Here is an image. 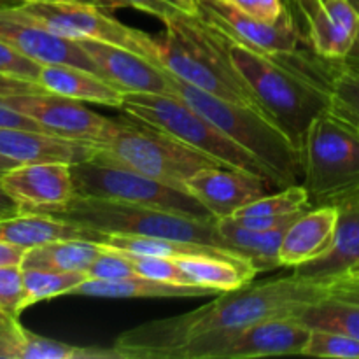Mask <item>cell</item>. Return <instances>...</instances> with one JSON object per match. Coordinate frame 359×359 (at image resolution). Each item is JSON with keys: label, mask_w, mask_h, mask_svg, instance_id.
I'll use <instances>...</instances> for the list:
<instances>
[{"label": "cell", "mask_w": 359, "mask_h": 359, "mask_svg": "<svg viewBox=\"0 0 359 359\" xmlns=\"http://www.w3.org/2000/svg\"><path fill=\"white\" fill-rule=\"evenodd\" d=\"M332 286L291 276L248 283L224 291L212 304L186 314L147 321L121 333L112 347L121 359H170L186 342L210 333L235 332L276 318H294L302 309L325 300Z\"/></svg>", "instance_id": "cell-1"}, {"label": "cell", "mask_w": 359, "mask_h": 359, "mask_svg": "<svg viewBox=\"0 0 359 359\" xmlns=\"http://www.w3.org/2000/svg\"><path fill=\"white\" fill-rule=\"evenodd\" d=\"M219 35L259 109L286 132L302 153L311 123L330 109L332 81L340 62L328 69L312 62L302 51L270 55L248 48L223 32Z\"/></svg>", "instance_id": "cell-2"}, {"label": "cell", "mask_w": 359, "mask_h": 359, "mask_svg": "<svg viewBox=\"0 0 359 359\" xmlns=\"http://www.w3.org/2000/svg\"><path fill=\"white\" fill-rule=\"evenodd\" d=\"M158 56L177 79L223 100L259 109L251 88L231 63L219 32L198 14L179 13L165 21Z\"/></svg>", "instance_id": "cell-3"}, {"label": "cell", "mask_w": 359, "mask_h": 359, "mask_svg": "<svg viewBox=\"0 0 359 359\" xmlns=\"http://www.w3.org/2000/svg\"><path fill=\"white\" fill-rule=\"evenodd\" d=\"M175 95L223 130L235 144L276 174L280 184L302 182V153L293 140L265 112L223 100L172 76Z\"/></svg>", "instance_id": "cell-4"}, {"label": "cell", "mask_w": 359, "mask_h": 359, "mask_svg": "<svg viewBox=\"0 0 359 359\" xmlns=\"http://www.w3.org/2000/svg\"><path fill=\"white\" fill-rule=\"evenodd\" d=\"M119 111L175 137L186 146L216 160L219 165L266 179L277 189L284 188L270 168L259 163L252 154L242 149L223 130L217 128L210 119L195 111L177 95L128 93L123 98Z\"/></svg>", "instance_id": "cell-5"}, {"label": "cell", "mask_w": 359, "mask_h": 359, "mask_svg": "<svg viewBox=\"0 0 359 359\" xmlns=\"http://www.w3.org/2000/svg\"><path fill=\"white\" fill-rule=\"evenodd\" d=\"M49 214L97 233L142 235L223 249L216 219H198L156 207L74 196L63 209Z\"/></svg>", "instance_id": "cell-6"}, {"label": "cell", "mask_w": 359, "mask_h": 359, "mask_svg": "<svg viewBox=\"0 0 359 359\" xmlns=\"http://www.w3.org/2000/svg\"><path fill=\"white\" fill-rule=\"evenodd\" d=\"M125 116L126 119H116L114 132L97 147V156L184 191L186 181L191 175L207 167L219 165L175 137L132 116Z\"/></svg>", "instance_id": "cell-7"}, {"label": "cell", "mask_w": 359, "mask_h": 359, "mask_svg": "<svg viewBox=\"0 0 359 359\" xmlns=\"http://www.w3.org/2000/svg\"><path fill=\"white\" fill-rule=\"evenodd\" d=\"M302 184L311 207L359 189V130L325 111L311 123L302 144Z\"/></svg>", "instance_id": "cell-8"}, {"label": "cell", "mask_w": 359, "mask_h": 359, "mask_svg": "<svg viewBox=\"0 0 359 359\" xmlns=\"http://www.w3.org/2000/svg\"><path fill=\"white\" fill-rule=\"evenodd\" d=\"M72 177L76 196L156 207L198 219H214L209 210L184 189L165 184L97 154L91 160L72 165Z\"/></svg>", "instance_id": "cell-9"}, {"label": "cell", "mask_w": 359, "mask_h": 359, "mask_svg": "<svg viewBox=\"0 0 359 359\" xmlns=\"http://www.w3.org/2000/svg\"><path fill=\"white\" fill-rule=\"evenodd\" d=\"M13 7L27 20L62 37L72 41L93 39V41L111 42L160 63L158 39L114 20L105 13V9L97 6L67 2V0H28V2L13 4Z\"/></svg>", "instance_id": "cell-10"}, {"label": "cell", "mask_w": 359, "mask_h": 359, "mask_svg": "<svg viewBox=\"0 0 359 359\" xmlns=\"http://www.w3.org/2000/svg\"><path fill=\"white\" fill-rule=\"evenodd\" d=\"M311 328L297 318H276L235 332L198 337L174 351L170 359H251L302 356Z\"/></svg>", "instance_id": "cell-11"}, {"label": "cell", "mask_w": 359, "mask_h": 359, "mask_svg": "<svg viewBox=\"0 0 359 359\" xmlns=\"http://www.w3.org/2000/svg\"><path fill=\"white\" fill-rule=\"evenodd\" d=\"M0 102L37 121L51 135L95 147L102 146L116 128V119L84 107V102L48 91L0 97Z\"/></svg>", "instance_id": "cell-12"}, {"label": "cell", "mask_w": 359, "mask_h": 359, "mask_svg": "<svg viewBox=\"0 0 359 359\" xmlns=\"http://www.w3.org/2000/svg\"><path fill=\"white\" fill-rule=\"evenodd\" d=\"M195 7L196 14L207 23L256 51L270 55L297 53L304 42L305 35L287 9L279 20L265 21L238 9L228 0H195Z\"/></svg>", "instance_id": "cell-13"}, {"label": "cell", "mask_w": 359, "mask_h": 359, "mask_svg": "<svg viewBox=\"0 0 359 359\" xmlns=\"http://www.w3.org/2000/svg\"><path fill=\"white\" fill-rule=\"evenodd\" d=\"M93 62L97 74L121 93L175 95L172 74L135 51L104 41H77Z\"/></svg>", "instance_id": "cell-14"}, {"label": "cell", "mask_w": 359, "mask_h": 359, "mask_svg": "<svg viewBox=\"0 0 359 359\" xmlns=\"http://www.w3.org/2000/svg\"><path fill=\"white\" fill-rule=\"evenodd\" d=\"M184 188L216 221L233 217L238 209L252 200L277 191L266 179L224 165H214L196 172L186 181Z\"/></svg>", "instance_id": "cell-15"}, {"label": "cell", "mask_w": 359, "mask_h": 359, "mask_svg": "<svg viewBox=\"0 0 359 359\" xmlns=\"http://www.w3.org/2000/svg\"><path fill=\"white\" fill-rule=\"evenodd\" d=\"M307 23V41L316 56L344 62L359 32V11L351 0H293Z\"/></svg>", "instance_id": "cell-16"}, {"label": "cell", "mask_w": 359, "mask_h": 359, "mask_svg": "<svg viewBox=\"0 0 359 359\" xmlns=\"http://www.w3.org/2000/svg\"><path fill=\"white\" fill-rule=\"evenodd\" d=\"M0 41L11 44L41 65L65 63V65L83 67L97 74L93 62L84 53L79 42L62 37L27 20L14 9L13 4H0Z\"/></svg>", "instance_id": "cell-17"}, {"label": "cell", "mask_w": 359, "mask_h": 359, "mask_svg": "<svg viewBox=\"0 0 359 359\" xmlns=\"http://www.w3.org/2000/svg\"><path fill=\"white\" fill-rule=\"evenodd\" d=\"M4 189L32 212H55L76 196L72 165L20 163L0 177Z\"/></svg>", "instance_id": "cell-18"}, {"label": "cell", "mask_w": 359, "mask_h": 359, "mask_svg": "<svg viewBox=\"0 0 359 359\" xmlns=\"http://www.w3.org/2000/svg\"><path fill=\"white\" fill-rule=\"evenodd\" d=\"M339 226L335 203L309 207L284 231L279 248L280 269L298 266L321 258L332 249Z\"/></svg>", "instance_id": "cell-19"}, {"label": "cell", "mask_w": 359, "mask_h": 359, "mask_svg": "<svg viewBox=\"0 0 359 359\" xmlns=\"http://www.w3.org/2000/svg\"><path fill=\"white\" fill-rule=\"evenodd\" d=\"M330 203L339 207V226L332 249L321 258L293 269V273L333 286L359 263V189Z\"/></svg>", "instance_id": "cell-20"}, {"label": "cell", "mask_w": 359, "mask_h": 359, "mask_svg": "<svg viewBox=\"0 0 359 359\" xmlns=\"http://www.w3.org/2000/svg\"><path fill=\"white\" fill-rule=\"evenodd\" d=\"M97 147L48 132L0 126V154L16 163H69L91 160Z\"/></svg>", "instance_id": "cell-21"}, {"label": "cell", "mask_w": 359, "mask_h": 359, "mask_svg": "<svg viewBox=\"0 0 359 359\" xmlns=\"http://www.w3.org/2000/svg\"><path fill=\"white\" fill-rule=\"evenodd\" d=\"M39 86L48 93L62 95L72 100L84 102V104H98L105 107H121L125 93L109 84L91 70L65 63H49L42 65L39 76Z\"/></svg>", "instance_id": "cell-22"}, {"label": "cell", "mask_w": 359, "mask_h": 359, "mask_svg": "<svg viewBox=\"0 0 359 359\" xmlns=\"http://www.w3.org/2000/svg\"><path fill=\"white\" fill-rule=\"evenodd\" d=\"M2 359H121L114 347H79L60 340L34 335L18 323L0 326Z\"/></svg>", "instance_id": "cell-23"}, {"label": "cell", "mask_w": 359, "mask_h": 359, "mask_svg": "<svg viewBox=\"0 0 359 359\" xmlns=\"http://www.w3.org/2000/svg\"><path fill=\"white\" fill-rule=\"evenodd\" d=\"M216 226L224 251L248 259L258 273L280 269L279 248L287 226L273 228V230H252L242 226L233 217L217 219Z\"/></svg>", "instance_id": "cell-24"}, {"label": "cell", "mask_w": 359, "mask_h": 359, "mask_svg": "<svg viewBox=\"0 0 359 359\" xmlns=\"http://www.w3.org/2000/svg\"><path fill=\"white\" fill-rule=\"evenodd\" d=\"M95 231L63 221L44 212L23 210L7 219H0V241L20 248L32 249L63 238H90L95 241Z\"/></svg>", "instance_id": "cell-25"}, {"label": "cell", "mask_w": 359, "mask_h": 359, "mask_svg": "<svg viewBox=\"0 0 359 359\" xmlns=\"http://www.w3.org/2000/svg\"><path fill=\"white\" fill-rule=\"evenodd\" d=\"M177 262L189 283L209 287L216 293L237 290L258 276L256 269L248 259L231 252L182 256L177 258Z\"/></svg>", "instance_id": "cell-26"}, {"label": "cell", "mask_w": 359, "mask_h": 359, "mask_svg": "<svg viewBox=\"0 0 359 359\" xmlns=\"http://www.w3.org/2000/svg\"><path fill=\"white\" fill-rule=\"evenodd\" d=\"M216 291L193 284H172L149 277L133 276L118 280L86 279L72 294L95 298H200L214 294Z\"/></svg>", "instance_id": "cell-27"}, {"label": "cell", "mask_w": 359, "mask_h": 359, "mask_svg": "<svg viewBox=\"0 0 359 359\" xmlns=\"http://www.w3.org/2000/svg\"><path fill=\"white\" fill-rule=\"evenodd\" d=\"M102 251L104 245L90 238H63L28 249L21 269L86 273Z\"/></svg>", "instance_id": "cell-28"}, {"label": "cell", "mask_w": 359, "mask_h": 359, "mask_svg": "<svg viewBox=\"0 0 359 359\" xmlns=\"http://www.w3.org/2000/svg\"><path fill=\"white\" fill-rule=\"evenodd\" d=\"M294 318L311 330H328L359 340V304L354 302L340 300L330 294L325 300L302 309Z\"/></svg>", "instance_id": "cell-29"}, {"label": "cell", "mask_w": 359, "mask_h": 359, "mask_svg": "<svg viewBox=\"0 0 359 359\" xmlns=\"http://www.w3.org/2000/svg\"><path fill=\"white\" fill-rule=\"evenodd\" d=\"M311 207L309 193L302 182L286 186L273 193L259 196L238 209L233 217H284Z\"/></svg>", "instance_id": "cell-30"}, {"label": "cell", "mask_w": 359, "mask_h": 359, "mask_svg": "<svg viewBox=\"0 0 359 359\" xmlns=\"http://www.w3.org/2000/svg\"><path fill=\"white\" fill-rule=\"evenodd\" d=\"M25 290H27L28 307L42 300L72 294L81 283L88 279L81 272H58V270L23 269Z\"/></svg>", "instance_id": "cell-31"}, {"label": "cell", "mask_w": 359, "mask_h": 359, "mask_svg": "<svg viewBox=\"0 0 359 359\" xmlns=\"http://www.w3.org/2000/svg\"><path fill=\"white\" fill-rule=\"evenodd\" d=\"M330 111L359 130V74L342 62L332 81Z\"/></svg>", "instance_id": "cell-32"}, {"label": "cell", "mask_w": 359, "mask_h": 359, "mask_svg": "<svg viewBox=\"0 0 359 359\" xmlns=\"http://www.w3.org/2000/svg\"><path fill=\"white\" fill-rule=\"evenodd\" d=\"M302 356L359 359V340L328 330H311V337Z\"/></svg>", "instance_id": "cell-33"}, {"label": "cell", "mask_w": 359, "mask_h": 359, "mask_svg": "<svg viewBox=\"0 0 359 359\" xmlns=\"http://www.w3.org/2000/svg\"><path fill=\"white\" fill-rule=\"evenodd\" d=\"M28 309L21 266H0V314L11 321H20L21 312Z\"/></svg>", "instance_id": "cell-34"}, {"label": "cell", "mask_w": 359, "mask_h": 359, "mask_svg": "<svg viewBox=\"0 0 359 359\" xmlns=\"http://www.w3.org/2000/svg\"><path fill=\"white\" fill-rule=\"evenodd\" d=\"M128 255V252H126ZM133 266H135L137 276L149 277V279L161 280V283L172 284H191L186 277L184 270L179 265L177 258H161V256H133ZM196 286V284H193Z\"/></svg>", "instance_id": "cell-35"}, {"label": "cell", "mask_w": 359, "mask_h": 359, "mask_svg": "<svg viewBox=\"0 0 359 359\" xmlns=\"http://www.w3.org/2000/svg\"><path fill=\"white\" fill-rule=\"evenodd\" d=\"M133 276H137V272L132 258L126 252L116 251L107 245H104V251L97 256L86 272L88 279L98 280H118Z\"/></svg>", "instance_id": "cell-36"}, {"label": "cell", "mask_w": 359, "mask_h": 359, "mask_svg": "<svg viewBox=\"0 0 359 359\" xmlns=\"http://www.w3.org/2000/svg\"><path fill=\"white\" fill-rule=\"evenodd\" d=\"M41 63L28 58L27 55L20 53L7 42L0 41V74L2 76L39 84L37 81L41 76Z\"/></svg>", "instance_id": "cell-37"}, {"label": "cell", "mask_w": 359, "mask_h": 359, "mask_svg": "<svg viewBox=\"0 0 359 359\" xmlns=\"http://www.w3.org/2000/svg\"><path fill=\"white\" fill-rule=\"evenodd\" d=\"M98 7L105 11L133 7V9L144 11V13L158 18L163 23L170 20V18L177 16L179 13H186L181 7L175 6L172 0H98Z\"/></svg>", "instance_id": "cell-38"}, {"label": "cell", "mask_w": 359, "mask_h": 359, "mask_svg": "<svg viewBox=\"0 0 359 359\" xmlns=\"http://www.w3.org/2000/svg\"><path fill=\"white\" fill-rule=\"evenodd\" d=\"M228 2L265 21L279 20L287 9L284 0H228Z\"/></svg>", "instance_id": "cell-39"}, {"label": "cell", "mask_w": 359, "mask_h": 359, "mask_svg": "<svg viewBox=\"0 0 359 359\" xmlns=\"http://www.w3.org/2000/svg\"><path fill=\"white\" fill-rule=\"evenodd\" d=\"M0 126H9V128H27V130H39L44 132L42 126L37 121H34L28 116L21 114L20 111L13 109L11 105L0 102Z\"/></svg>", "instance_id": "cell-40"}, {"label": "cell", "mask_w": 359, "mask_h": 359, "mask_svg": "<svg viewBox=\"0 0 359 359\" xmlns=\"http://www.w3.org/2000/svg\"><path fill=\"white\" fill-rule=\"evenodd\" d=\"M44 91L39 84L28 83V81L14 79L0 74V97H11V95H25V93H37Z\"/></svg>", "instance_id": "cell-41"}, {"label": "cell", "mask_w": 359, "mask_h": 359, "mask_svg": "<svg viewBox=\"0 0 359 359\" xmlns=\"http://www.w3.org/2000/svg\"><path fill=\"white\" fill-rule=\"evenodd\" d=\"M28 249L0 241V266H21Z\"/></svg>", "instance_id": "cell-42"}, {"label": "cell", "mask_w": 359, "mask_h": 359, "mask_svg": "<svg viewBox=\"0 0 359 359\" xmlns=\"http://www.w3.org/2000/svg\"><path fill=\"white\" fill-rule=\"evenodd\" d=\"M23 212V207L4 189L2 182H0V219H7V217L18 216Z\"/></svg>", "instance_id": "cell-43"}, {"label": "cell", "mask_w": 359, "mask_h": 359, "mask_svg": "<svg viewBox=\"0 0 359 359\" xmlns=\"http://www.w3.org/2000/svg\"><path fill=\"white\" fill-rule=\"evenodd\" d=\"M332 297L340 298V300L354 302V304H359V286H358V284H349V283L333 284V286H332Z\"/></svg>", "instance_id": "cell-44"}, {"label": "cell", "mask_w": 359, "mask_h": 359, "mask_svg": "<svg viewBox=\"0 0 359 359\" xmlns=\"http://www.w3.org/2000/svg\"><path fill=\"white\" fill-rule=\"evenodd\" d=\"M344 67H347V69L354 70V72H359V32H358V37H356V42H354L353 49H351V53L347 55V58L344 60Z\"/></svg>", "instance_id": "cell-45"}, {"label": "cell", "mask_w": 359, "mask_h": 359, "mask_svg": "<svg viewBox=\"0 0 359 359\" xmlns=\"http://www.w3.org/2000/svg\"><path fill=\"white\" fill-rule=\"evenodd\" d=\"M339 283H359V263L351 266V269L347 270L346 276H344V279H340Z\"/></svg>", "instance_id": "cell-46"}, {"label": "cell", "mask_w": 359, "mask_h": 359, "mask_svg": "<svg viewBox=\"0 0 359 359\" xmlns=\"http://www.w3.org/2000/svg\"><path fill=\"white\" fill-rule=\"evenodd\" d=\"M172 2H174L177 7H181L182 11H186V13L196 14L195 0H172Z\"/></svg>", "instance_id": "cell-47"}, {"label": "cell", "mask_w": 359, "mask_h": 359, "mask_svg": "<svg viewBox=\"0 0 359 359\" xmlns=\"http://www.w3.org/2000/svg\"><path fill=\"white\" fill-rule=\"evenodd\" d=\"M16 165H20V163H16V161L9 160V158H6V156H2V154H0V177H2L6 172H9L11 168L16 167Z\"/></svg>", "instance_id": "cell-48"}, {"label": "cell", "mask_w": 359, "mask_h": 359, "mask_svg": "<svg viewBox=\"0 0 359 359\" xmlns=\"http://www.w3.org/2000/svg\"><path fill=\"white\" fill-rule=\"evenodd\" d=\"M67 2H81V4H91V6L98 7V0H67Z\"/></svg>", "instance_id": "cell-49"}, {"label": "cell", "mask_w": 359, "mask_h": 359, "mask_svg": "<svg viewBox=\"0 0 359 359\" xmlns=\"http://www.w3.org/2000/svg\"><path fill=\"white\" fill-rule=\"evenodd\" d=\"M11 323H18V321H11V319H7L6 316L0 314V326H7V325H11Z\"/></svg>", "instance_id": "cell-50"}, {"label": "cell", "mask_w": 359, "mask_h": 359, "mask_svg": "<svg viewBox=\"0 0 359 359\" xmlns=\"http://www.w3.org/2000/svg\"><path fill=\"white\" fill-rule=\"evenodd\" d=\"M20 2H28V0H0V4H20Z\"/></svg>", "instance_id": "cell-51"}, {"label": "cell", "mask_w": 359, "mask_h": 359, "mask_svg": "<svg viewBox=\"0 0 359 359\" xmlns=\"http://www.w3.org/2000/svg\"><path fill=\"white\" fill-rule=\"evenodd\" d=\"M351 2H353L354 7H356V9L359 11V0H351Z\"/></svg>", "instance_id": "cell-52"}, {"label": "cell", "mask_w": 359, "mask_h": 359, "mask_svg": "<svg viewBox=\"0 0 359 359\" xmlns=\"http://www.w3.org/2000/svg\"><path fill=\"white\" fill-rule=\"evenodd\" d=\"M337 284H339V283H337ZM349 284H358V286H359V283H349Z\"/></svg>", "instance_id": "cell-53"}, {"label": "cell", "mask_w": 359, "mask_h": 359, "mask_svg": "<svg viewBox=\"0 0 359 359\" xmlns=\"http://www.w3.org/2000/svg\"><path fill=\"white\" fill-rule=\"evenodd\" d=\"M358 74H359V72H358Z\"/></svg>", "instance_id": "cell-54"}]
</instances>
